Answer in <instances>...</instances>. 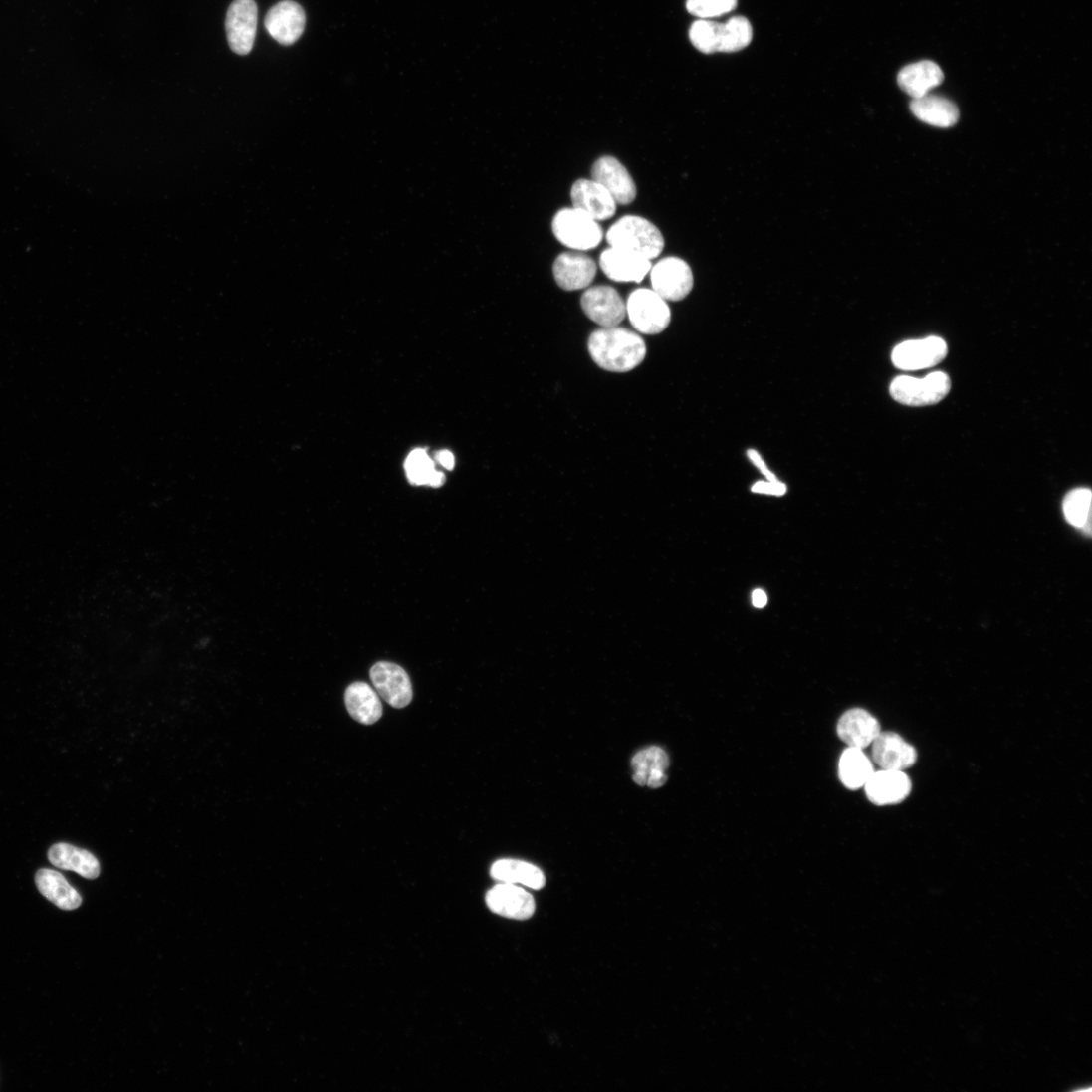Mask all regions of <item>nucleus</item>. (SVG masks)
Segmentation results:
<instances>
[{"instance_id": "1", "label": "nucleus", "mask_w": 1092, "mask_h": 1092, "mask_svg": "<svg viewBox=\"0 0 1092 1092\" xmlns=\"http://www.w3.org/2000/svg\"><path fill=\"white\" fill-rule=\"evenodd\" d=\"M588 347L595 363L612 372L630 371L647 355V345L638 334L617 327L596 330Z\"/></svg>"}, {"instance_id": "2", "label": "nucleus", "mask_w": 1092, "mask_h": 1092, "mask_svg": "<svg viewBox=\"0 0 1092 1092\" xmlns=\"http://www.w3.org/2000/svg\"><path fill=\"white\" fill-rule=\"evenodd\" d=\"M606 239L611 247L645 257L649 261L657 259L665 247L664 237L658 227L638 216L620 218L608 230Z\"/></svg>"}, {"instance_id": "3", "label": "nucleus", "mask_w": 1092, "mask_h": 1092, "mask_svg": "<svg viewBox=\"0 0 1092 1092\" xmlns=\"http://www.w3.org/2000/svg\"><path fill=\"white\" fill-rule=\"evenodd\" d=\"M951 390V380L944 372H933L924 378L902 375L890 384V395L898 403L924 407L935 405L947 397Z\"/></svg>"}, {"instance_id": "4", "label": "nucleus", "mask_w": 1092, "mask_h": 1092, "mask_svg": "<svg viewBox=\"0 0 1092 1092\" xmlns=\"http://www.w3.org/2000/svg\"><path fill=\"white\" fill-rule=\"evenodd\" d=\"M625 306L632 327L642 334H659L671 323V311L667 302L654 290H635Z\"/></svg>"}, {"instance_id": "5", "label": "nucleus", "mask_w": 1092, "mask_h": 1092, "mask_svg": "<svg viewBox=\"0 0 1092 1092\" xmlns=\"http://www.w3.org/2000/svg\"><path fill=\"white\" fill-rule=\"evenodd\" d=\"M552 232L564 246L577 251L599 246L603 230L597 221L574 208L558 211L552 220Z\"/></svg>"}, {"instance_id": "6", "label": "nucleus", "mask_w": 1092, "mask_h": 1092, "mask_svg": "<svg viewBox=\"0 0 1092 1092\" xmlns=\"http://www.w3.org/2000/svg\"><path fill=\"white\" fill-rule=\"evenodd\" d=\"M651 272L653 290L665 301H681L692 291V271L678 257H666Z\"/></svg>"}, {"instance_id": "7", "label": "nucleus", "mask_w": 1092, "mask_h": 1092, "mask_svg": "<svg viewBox=\"0 0 1092 1092\" xmlns=\"http://www.w3.org/2000/svg\"><path fill=\"white\" fill-rule=\"evenodd\" d=\"M370 679L376 692L393 708L401 710L411 703L412 683L401 666L390 662L376 663L370 670Z\"/></svg>"}, {"instance_id": "8", "label": "nucleus", "mask_w": 1092, "mask_h": 1092, "mask_svg": "<svg viewBox=\"0 0 1092 1092\" xmlns=\"http://www.w3.org/2000/svg\"><path fill=\"white\" fill-rule=\"evenodd\" d=\"M259 11L254 0H234L226 18V32L231 49L238 55H247L256 37Z\"/></svg>"}, {"instance_id": "9", "label": "nucleus", "mask_w": 1092, "mask_h": 1092, "mask_svg": "<svg viewBox=\"0 0 1092 1092\" xmlns=\"http://www.w3.org/2000/svg\"><path fill=\"white\" fill-rule=\"evenodd\" d=\"M947 354L946 342L942 338L932 336L897 345L892 352V362L899 369L920 370L939 364Z\"/></svg>"}, {"instance_id": "10", "label": "nucleus", "mask_w": 1092, "mask_h": 1092, "mask_svg": "<svg viewBox=\"0 0 1092 1092\" xmlns=\"http://www.w3.org/2000/svg\"><path fill=\"white\" fill-rule=\"evenodd\" d=\"M486 903L494 914L512 920L526 921L536 912L533 895L516 884L494 886L487 893Z\"/></svg>"}, {"instance_id": "11", "label": "nucleus", "mask_w": 1092, "mask_h": 1092, "mask_svg": "<svg viewBox=\"0 0 1092 1092\" xmlns=\"http://www.w3.org/2000/svg\"><path fill=\"white\" fill-rule=\"evenodd\" d=\"M585 314L602 328H615L626 315V306L618 292L609 286L587 290L582 297Z\"/></svg>"}, {"instance_id": "12", "label": "nucleus", "mask_w": 1092, "mask_h": 1092, "mask_svg": "<svg viewBox=\"0 0 1092 1092\" xmlns=\"http://www.w3.org/2000/svg\"><path fill=\"white\" fill-rule=\"evenodd\" d=\"M572 208L583 212L595 221L611 219L617 203L609 191L593 179H579L571 187Z\"/></svg>"}, {"instance_id": "13", "label": "nucleus", "mask_w": 1092, "mask_h": 1092, "mask_svg": "<svg viewBox=\"0 0 1092 1092\" xmlns=\"http://www.w3.org/2000/svg\"><path fill=\"white\" fill-rule=\"evenodd\" d=\"M596 275V263L590 256L581 252L561 253L553 264L555 282L565 291L588 288Z\"/></svg>"}, {"instance_id": "14", "label": "nucleus", "mask_w": 1092, "mask_h": 1092, "mask_svg": "<svg viewBox=\"0 0 1092 1092\" xmlns=\"http://www.w3.org/2000/svg\"><path fill=\"white\" fill-rule=\"evenodd\" d=\"M867 798L877 806L896 805L912 792V781L904 770L881 769L874 772L866 785Z\"/></svg>"}, {"instance_id": "15", "label": "nucleus", "mask_w": 1092, "mask_h": 1092, "mask_svg": "<svg viewBox=\"0 0 1092 1092\" xmlns=\"http://www.w3.org/2000/svg\"><path fill=\"white\" fill-rule=\"evenodd\" d=\"M603 273L618 283H640L652 270L651 261L634 253L609 247L600 257Z\"/></svg>"}, {"instance_id": "16", "label": "nucleus", "mask_w": 1092, "mask_h": 1092, "mask_svg": "<svg viewBox=\"0 0 1092 1092\" xmlns=\"http://www.w3.org/2000/svg\"><path fill=\"white\" fill-rule=\"evenodd\" d=\"M592 179L604 186L615 202L630 205L636 198V185L626 168L614 157L604 156L593 165Z\"/></svg>"}, {"instance_id": "17", "label": "nucleus", "mask_w": 1092, "mask_h": 1092, "mask_svg": "<svg viewBox=\"0 0 1092 1092\" xmlns=\"http://www.w3.org/2000/svg\"><path fill=\"white\" fill-rule=\"evenodd\" d=\"M872 752L882 769L905 770L918 760L916 748L893 732H881L872 743Z\"/></svg>"}, {"instance_id": "18", "label": "nucleus", "mask_w": 1092, "mask_h": 1092, "mask_svg": "<svg viewBox=\"0 0 1092 1092\" xmlns=\"http://www.w3.org/2000/svg\"><path fill=\"white\" fill-rule=\"evenodd\" d=\"M269 34L282 45H292L302 36L306 15L302 7L293 0H284L273 7L265 21Z\"/></svg>"}, {"instance_id": "19", "label": "nucleus", "mask_w": 1092, "mask_h": 1092, "mask_svg": "<svg viewBox=\"0 0 1092 1092\" xmlns=\"http://www.w3.org/2000/svg\"><path fill=\"white\" fill-rule=\"evenodd\" d=\"M669 765V756L662 748L652 746L642 750L632 759L633 781L639 786L661 788L668 781Z\"/></svg>"}, {"instance_id": "20", "label": "nucleus", "mask_w": 1092, "mask_h": 1092, "mask_svg": "<svg viewBox=\"0 0 1092 1092\" xmlns=\"http://www.w3.org/2000/svg\"><path fill=\"white\" fill-rule=\"evenodd\" d=\"M837 731L840 739L849 747L864 750L881 733V727L870 713L854 709L842 716Z\"/></svg>"}, {"instance_id": "21", "label": "nucleus", "mask_w": 1092, "mask_h": 1092, "mask_svg": "<svg viewBox=\"0 0 1092 1092\" xmlns=\"http://www.w3.org/2000/svg\"><path fill=\"white\" fill-rule=\"evenodd\" d=\"M943 81L942 70L930 60L910 64L899 72L897 77L898 86L913 99L929 95L931 90L940 86Z\"/></svg>"}, {"instance_id": "22", "label": "nucleus", "mask_w": 1092, "mask_h": 1092, "mask_svg": "<svg viewBox=\"0 0 1092 1092\" xmlns=\"http://www.w3.org/2000/svg\"><path fill=\"white\" fill-rule=\"evenodd\" d=\"M345 704L352 719L362 725H374L382 717L378 693L365 682H355L346 689Z\"/></svg>"}, {"instance_id": "23", "label": "nucleus", "mask_w": 1092, "mask_h": 1092, "mask_svg": "<svg viewBox=\"0 0 1092 1092\" xmlns=\"http://www.w3.org/2000/svg\"><path fill=\"white\" fill-rule=\"evenodd\" d=\"M35 880L40 893L57 908L74 911L81 907L82 896L62 874L51 869H41Z\"/></svg>"}, {"instance_id": "24", "label": "nucleus", "mask_w": 1092, "mask_h": 1092, "mask_svg": "<svg viewBox=\"0 0 1092 1092\" xmlns=\"http://www.w3.org/2000/svg\"><path fill=\"white\" fill-rule=\"evenodd\" d=\"M48 858L53 866L74 871L87 879H96L101 873L100 863L92 853L70 844L52 846Z\"/></svg>"}, {"instance_id": "25", "label": "nucleus", "mask_w": 1092, "mask_h": 1092, "mask_svg": "<svg viewBox=\"0 0 1092 1092\" xmlns=\"http://www.w3.org/2000/svg\"><path fill=\"white\" fill-rule=\"evenodd\" d=\"M911 110L923 122L937 127H951L959 119V109L954 103L933 95L914 99Z\"/></svg>"}, {"instance_id": "26", "label": "nucleus", "mask_w": 1092, "mask_h": 1092, "mask_svg": "<svg viewBox=\"0 0 1092 1092\" xmlns=\"http://www.w3.org/2000/svg\"><path fill=\"white\" fill-rule=\"evenodd\" d=\"M490 873L492 878L502 883L522 884L535 890L546 885L545 874L539 867L520 860H499L493 864Z\"/></svg>"}, {"instance_id": "27", "label": "nucleus", "mask_w": 1092, "mask_h": 1092, "mask_svg": "<svg viewBox=\"0 0 1092 1092\" xmlns=\"http://www.w3.org/2000/svg\"><path fill=\"white\" fill-rule=\"evenodd\" d=\"M873 773V764L863 750L849 747L843 753L839 775L846 788L855 791L864 787Z\"/></svg>"}, {"instance_id": "28", "label": "nucleus", "mask_w": 1092, "mask_h": 1092, "mask_svg": "<svg viewBox=\"0 0 1092 1092\" xmlns=\"http://www.w3.org/2000/svg\"><path fill=\"white\" fill-rule=\"evenodd\" d=\"M405 470L409 482L413 485L438 488L445 481L444 475L435 470L434 463L423 449H415L410 454L405 463Z\"/></svg>"}, {"instance_id": "29", "label": "nucleus", "mask_w": 1092, "mask_h": 1092, "mask_svg": "<svg viewBox=\"0 0 1092 1092\" xmlns=\"http://www.w3.org/2000/svg\"><path fill=\"white\" fill-rule=\"evenodd\" d=\"M1091 491L1078 488L1069 492L1063 501V511L1067 522L1073 527L1087 530L1090 534Z\"/></svg>"}, {"instance_id": "30", "label": "nucleus", "mask_w": 1092, "mask_h": 1092, "mask_svg": "<svg viewBox=\"0 0 1092 1092\" xmlns=\"http://www.w3.org/2000/svg\"><path fill=\"white\" fill-rule=\"evenodd\" d=\"M689 36L692 44L703 53L722 52L724 24L706 20L697 21L692 25Z\"/></svg>"}, {"instance_id": "31", "label": "nucleus", "mask_w": 1092, "mask_h": 1092, "mask_svg": "<svg viewBox=\"0 0 1092 1092\" xmlns=\"http://www.w3.org/2000/svg\"><path fill=\"white\" fill-rule=\"evenodd\" d=\"M753 29L744 17H734L724 24L722 52L732 53L746 48L752 41Z\"/></svg>"}, {"instance_id": "32", "label": "nucleus", "mask_w": 1092, "mask_h": 1092, "mask_svg": "<svg viewBox=\"0 0 1092 1092\" xmlns=\"http://www.w3.org/2000/svg\"><path fill=\"white\" fill-rule=\"evenodd\" d=\"M687 10L702 19L712 18L709 0H687Z\"/></svg>"}, {"instance_id": "33", "label": "nucleus", "mask_w": 1092, "mask_h": 1092, "mask_svg": "<svg viewBox=\"0 0 1092 1092\" xmlns=\"http://www.w3.org/2000/svg\"><path fill=\"white\" fill-rule=\"evenodd\" d=\"M752 490L756 493H764V494H772V495L781 496V495H784L786 493L787 488L784 484L780 483L779 481H775V482H769L768 481L767 483L759 482V483L755 484Z\"/></svg>"}, {"instance_id": "34", "label": "nucleus", "mask_w": 1092, "mask_h": 1092, "mask_svg": "<svg viewBox=\"0 0 1092 1092\" xmlns=\"http://www.w3.org/2000/svg\"><path fill=\"white\" fill-rule=\"evenodd\" d=\"M737 3V0H709L712 18L732 12Z\"/></svg>"}, {"instance_id": "35", "label": "nucleus", "mask_w": 1092, "mask_h": 1092, "mask_svg": "<svg viewBox=\"0 0 1092 1092\" xmlns=\"http://www.w3.org/2000/svg\"><path fill=\"white\" fill-rule=\"evenodd\" d=\"M747 455L750 461L761 471L762 474L766 477L769 482L778 481L775 475L767 469L765 463L759 455V453L755 451V449H750Z\"/></svg>"}, {"instance_id": "36", "label": "nucleus", "mask_w": 1092, "mask_h": 1092, "mask_svg": "<svg viewBox=\"0 0 1092 1092\" xmlns=\"http://www.w3.org/2000/svg\"><path fill=\"white\" fill-rule=\"evenodd\" d=\"M438 463L447 470H453L456 465L454 455L448 451L439 452L436 456Z\"/></svg>"}, {"instance_id": "37", "label": "nucleus", "mask_w": 1092, "mask_h": 1092, "mask_svg": "<svg viewBox=\"0 0 1092 1092\" xmlns=\"http://www.w3.org/2000/svg\"><path fill=\"white\" fill-rule=\"evenodd\" d=\"M752 598L753 604L758 608L764 607L767 601L766 595L762 590H756Z\"/></svg>"}]
</instances>
